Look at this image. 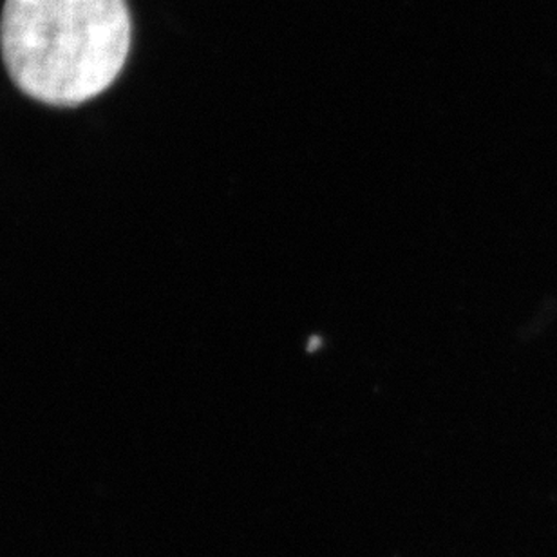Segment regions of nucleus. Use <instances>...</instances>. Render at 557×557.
<instances>
[{"mask_svg": "<svg viewBox=\"0 0 557 557\" xmlns=\"http://www.w3.org/2000/svg\"><path fill=\"white\" fill-rule=\"evenodd\" d=\"M133 42L125 0H5L0 51L37 102L75 108L113 86Z\"/></svg>", "mask_w": 557, "mask_h": 557, "instance_id": "1", "label": "nucleus"}]
</instances>
